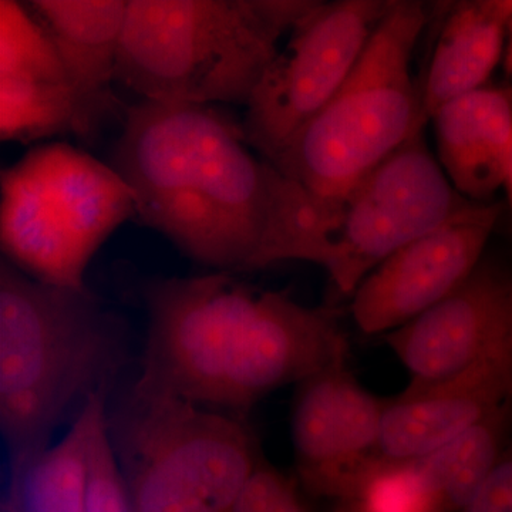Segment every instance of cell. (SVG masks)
I'll return each instance as SVG.
<instances>
[{
    "instance_id": "1",
    "label": "cell",
    "mask_w": 512,
    "mask_h": 512,
    "mask_svg": "<svg viewBox=\"0 0 512 512\" xmlns=\"http://www.w3.org/2000/svg\"><path fill=\"white\" fill-rule=\"evenodd\" d=\"M110 164L136 192V220L198 264L232 274L318 262L322 200L259 156L220 106L138 101Z\"/></svg>"
},
{
    "instance_id": "2",
    "label": "cell",
    "mask_w": 512,
    "mask_h": 512,
    "mask_svg": "<svg viewBox=\"0 0 512 512\" xmlns=\"http://www.w3.org/2000/svg\"><path fill=\"white\" fill-rule=\"evenodd\" d=\"M141 382L218 412L244 410L288 384L348 363L339 313L231 274L157 279Z\"/></svg>"
},
{
    "instance_id": "3",
    "label": "cell",
    "mask_w": 512,
    "mask_h": 512,
    "mask_svg": "<svg viewBox=\"0 0 512 512\" xmlns=\"http://www.w3.org/2000/svg\"><path fill=\"white\" fill-rule=\"evenodd\" d=\"M123 353L119 319L92 293L0 265V430L8 476L47 447L63 423L104 394Z\"/></svg>"
},
{
    "instance_id": "4",
    "label": "cell",
    "mask_w": 512,
    "mask_h": 512,
    "mask_svg": "<svg viewBox=\"0 0 512 512\" xmlns=\"http://www.w3.org/2000/svg\"><path fill=\"white\" fill-rule=\"evenodd\" d=\"M318 0H127L116 82L160 103L247 106Z\"/></svg>"
},
{
    "instance_id": "5",
    "label": "cell",
    "mask_w": 512,
    "mask_h": 512,
    "mask_svg": "<svg viewBox=\"0 0 512 512\" xmlns=\"http://www.w3.org/2000/svg\"><path fill=\"white\" fill-rule=\"evenodd\" d=\"M429 19L426 3L393 0L338 93L271 163L335 200L423 131L412 57Z\"/></svg>"
},
{
    "instance_id": "6",
    "label": "cell",
    "mask_w": 512,
    "mask_h": 512,
    "mask_svg": "<svg viewBox=\"0 0 512 512\" xmlns=\"http://www.w3.org/2000/svg\"><path fill=\"white\" fill-rule=\"evenodd\" d=\"M6 261L60 288H86L87 268L137 197L113 165L66 143L37 144L0 178Z\"/></svg>"
},
{
    "instance_id": "7",
    "label": "cell",
    "mask_w": 512,
    "mask_h": 512,
    "mask_svg": "<svg viewBox=\"0 0 512 512\" xmlns=\"http://www.w3.org/2000/svg\"><path fill=\"white\" fill-rule=\"evenodd\" d=\"M109 429L134 512H234L261 464L234 417L140 380Z\"/></svg>"
},
{
    "instance_id": "8",
    "label": "cell",
    "mask_w": 512,
    "mask_h": 512,
    "mask_svg": "<svg viewBox=\"0 0 512 512\" xmlns=\"http://www.w3.org/2000/svg\"><path fill=\"white\" fill-rule=\"evenodd\" d=\"M323 201L325 232L318 266L349 296L384 259L443 227L474 202L448 181L424 130L345 195Z\"/></svg>"
},
{
    "instance_id": "9",
    "label": "cell",
    "mask_w": 512,
    "mask_h": 512,
    "mask_svg": "<svg viewBox=\"0 0 512 512\" xmlns=\"http://www.w3.org/2000/svg\"><path fill=\"white\" fill-rule=\"evenodd\" d=\"M393 0L316 2L286 37L248 101L249 146L272 161L355 69Z\"/></svg>"
},
{
    "instance_id": "10",
    "label": "cell",
    "mask_w": 512,
    "mask_h": 512,
    "mask_svg": "<svg viewBox=\"0 0 512 512\" xmlns=\"http://www.w3.org/2000/svg\"><path fill=\"white\" fill-rule=\"evenodd\" d=\"M501 211L498 202H473L443 227L384 259L352 293L357 328L387 336L456 291L484 258Z\"/></svg>"
},
{
    "instance_id": "11",
    "label": "cell",
    "mask_w": 512,
    "mask_h": 512,
    "mask_svg": "<svg viewBox=\"0 0 512 512\" xmlns=\"http://www.w3.org/2000/svg\"><path fill=\"white\" fill-rule=\"evenodd\" d=\"M348 363L299 384L291 433L296 468L312 493L342 500L380 456L384 409Z\"/></svg>"
},
{
    "instance_id": "12",
    "label": "cell",
    "mask_w": 512,
    "mask_h": 512,
    "mask_svg": "<svg viewBox=\"0 0 512 512\" xmlns=\"http://www.w3.org/2000/svg\"><path fill=\"white\" fill-rule=\"evenodd\" d=\"M512 340V268L484 256L456 291L387 335L410 384L439 382Z\"/></svg>"
},
{
    "instance_id": "13",
    "label": "cell",
    "mask_w": 512,
    "mask_h": 512,
    "mask_svg": "<svg viewBox=\"0 0 512 512\" xmlns=\"http://www.w3.org/2000/svg\"><path fill=\"white\" fill-rule=\"evenodd\" d=\"M512 402V340L473 365L427 384H409L384 409L380 456H427Z\"/></svg>"
},
{
    "instance_id": "14",
    "label": "cell",
    "mask_w": 512,
    "mask_h": 512,
    "mask_svg": "<svg viewBox=\"0 0 512 512\" xmlns=\"http://www.w3.org/2000/svg\"><path fill=\"white\" fill-rule=\"evenodd\" d=\"M76 104L62 56L28 3L0 2V137L35 143L74 134Z\"/></svg>"
},
{
    "instance_id": "15",
    "label": "cell",
    "mask_w": 512,
    "mask_h": 512,
    "mask_svg": "<svg viewBox=\"0 0 512 512\" xmlns=\"http://www.w3.org/2000/svg\"><path fill=\"white\" fill-rule=\"evenodd\" d=\"M62 56L76 104L74 136L92 143L119 113L113 92L127 0H32Z\"/></svg>"
},
{
    "instance_id": "16",
    "label": "cell",
    "mask_w": 512,
    "mask_h": 512,
    "mask_svg": "<svg viewBox=\"0 0 512 512\" xmlns=\"http://www.w3.org/2000/svg\"><path fill=\"white\" fill-rule=\"evenodd\" d=\"M437 161L458 194L490 202L504 187L512 148V87L485 84L431 116Z\"/></svg>"
},
{
    "instance_id": "17",
    "label": "cell",
    "mask_w": 512,
    "mask_h": 512,
    "mask_svg": "<svg viewBox=\"0 0 512 512\" xmlns=\"http://www.w3.org/2000/svg\"><path fill=\"white\" fill-rule=\"evenodd\" d=\"M512 0H468L447 16L420 89L421 121L488 84L507 46Z\"/></svg>"
},
{
    "instance_id": "18",
    "label": "cell",
    "mask_w": 512,
    "mask_h": 512,
    "mask_svg": "<svg viewBox=\"0 0 512 512\" xmlns=\"http://www.w3.org/2000/svg\"><path fill=\"white\" fill-rule=\"evenodd\" d=\"M104 394L93 397L62 439L19 473L8 476L2 512H84L94 427L106 413Z\"/></svg>"
},
{
    "instance_id": "19",
    "label": "cell",
    "mask_w": 512,
    "mask_h": 512,
    "mask_svg": "<svg viewBox=\"0 0 512 512\" xmlns=\"http://www.w3.org/2000/svg\"><path fill=\"white\" fill-rule=\"evenodd\" d=\"M512 436V402L419 458L440 512L464 511L493 473Z\"/></svg>"
},
{
    "instance_id": "20",
    "label": "cell",
    "mask_w": 512,
    "mask_h": 512,
    "mask_svg": "<svg viewBox=\"0 0 512 512\" xmlns=\"http://www.w3.org/2000/svg\"><path fill=\"white\" fill-rule=\"evenodd\" d=\"M352 512H440L416 460L379 456L342 498Z\"/></svg>"
},
{
    "instance_id": "21",
    "label": "cell",
    "mask_w": 512,
    "mask_h": 512,
    "mask_svg": "<svg viewBox=\"0 0 512 512\" xmlns=\"http://www.w3.org/2000/svg\"><path fill=\"white\" fill-rule=\"evenodd\" d=\"M84 512H134L126 477L111 441L107 412L97 421L90 443Z\"/></svg>"
},
{
    "instance_id": "22",
    "label": "cell",
    "mask_w": 512,
    "mask_h": 512,
    "mask_svg": "<svg viewBox=\"0 0 512 512\" xmlns=\"http://www.w3.org/2000/svg\"><path fill=\"white\" fill-rule=\"evenodd\" d=\"M234 512H306L295 485L266 464H259Z\"/></svg>"
},
{
    "instance_id": "23",
    "label": "cell",
    "mask_w": 512,
    "mask_h": 512,
    "mask_svg": "<svg viewBox=\"0 0 512 512\" xmlns=\"http://www.w3.org/2000/svg\"><path fill=\"white\" fill-rule=\"evenodd\" d=\"M463 512H512V436L493 473Z\"/></svg>"
},
{
    "instance_id": "24",
    "label": "cell",
    "mask_w": 512,
    "mask_h": 512,
    "mask_svg": "<svg viewBox=\"0 0 512 512\" xmlns=\"http://www.w3.org/2000/svg\"><path fill=\"white\" fill-rule=\"evenodd\" d=\"M504 67L508 80H510V86L512 87V19L510 28H508L507 46H505L504 53Z\"/></svg>"
},
{
    "instance_id": "25",
    "label": "cell",
    "mask_w": 512,
    "mask_h": 512,
    "mask_svg": "<svg viewBox=\"0 0 512 512\" xmlns=\"http://www.w3.org/2000/svg\"><path fill=\"white\" fill-rule=\"evenodd\" d=\"M504 188L507 191L508 202H510L512 212V148L510 154V160H508L507 174H505Z\"/></svg>"
}]
</instances>
